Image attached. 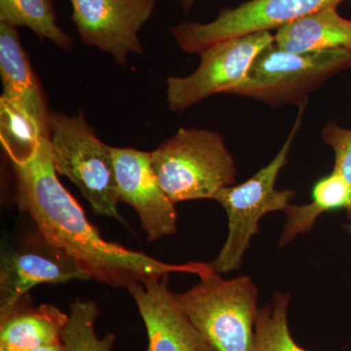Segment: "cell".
I'll return each instance as SVG.
<instances>
[{"mask_svg": "<svg viewBox=\"0 0 351 351\" xmlns=\"http://www.w3.org/2000/svg\"><path fill=\"white\" fill-rule=\"evenodd\" d=\"M49 134L29 113L0 98V142L11 163L27 160Z\"/></svg>", "mask_w": 351, "mask_h": 351, "instance_id": "ac0fdd59", "label": "cell"}, {"mask_svg": "<svg viewBox=\"0 0 351 351\" xmlns=\"http://www.w3.org/2000/svg\"><path fill=\"white\" fill-rule=\"evenodd\" d=\"M73 21L83 43L105 51L117 64L129 53L141 54L138 32L149 21L156 0H71Z\"/></svg>", "mask_w": 351, "mask_h": 351, "instance_id": "9c48e42d", "label": "cell"}, {"mask_svg": "<svg viewBox=\"0 0 351 351\" xmlns=\"http://www.w3.org/2000/svg\"><path fill=\"white\" fill-rule=\"evenodd\" d=\"M0 22L27 27L61 49L73 47L71 38L57 25L53 0H0Z\"/></svg>", "mask_w": 351, "mask_h": 351, "instance_id": "e0dca14e", "label": "cell"}, {"mask_svg": "<svg viewBox=\"0 0 351 351\" xmlns=\"http://www.w3.org/2000/svg\"><path fill=\"white\" fill-rule=\"evenodd\" d=\"M345 209L351 219V184L338 171L332 169L326 177L314 184L313 201L308 204L292 205L286 208L287 216L279 246L290 244L298 235L313 230L321 215Z\"/></svg>", "mask_w": 351, "mask_h": 351, "instance_id": "2e32d148", "label": "cell"}, {"mask_svg": "<svg viewBox=\"0 0 351 351\" xmlns=\"http://www.w3.org/2000/svg\"><path fill=\"white\" fill-rule=\"evenodd\" d=\"M69 314L53 304L21 308L0 320V351H22L62 341Z\"/></svg>", "mask_w": 351, "mask_h": 351, "instance_id": "9a60e30c", "label": "cell"}, {"mask_svg": "<svg viewBox=\"0 0 351 351\" xmlns=\"http://www.w3.org/2000/svg\"><path fill=\"white\" fill-rule=\"evenodd\" d=\"M89 279L77 261L43 237L9 252L0 267V320L22 308L23 300L36 286Z\"/></svg>", "mask_w": 351, "mask_h": 351, "instance_id": "30bf717a", "label": "cell"}, {"mask_svg": "<svg viewBox=\"0 0 351 351\" xmlns=\"http://www.w3.org/2000/svg\"><path fill=\"white\" fill-rule=\"evenodd\" d=\"M12 166L21 211L29 215L46 241L77 261L92 278L115 287L128 288L149 277L171 274L201 276L213 271L210 263L173 265L104 239L58 179L49 138L41 140L29 159Z\"/></svg>", "mask_w": 351, "mask_h": 351, "instance_id": "6da1fadb", "label": "cell"}, {"mask_svg": "<svg viewBox=\"0 0 351 351\" xmlns=\"http://www.w3.org/2000/svg\"><path fill=\"white\" fill-rule=\"evenodd\" d=\"M343 228H345L348 234L351 235V225H350V223H348H348H345V225H343Z\"/></svg>", "mask_w": 351, "mask_h": 351, "instance_id": "cb8c5ba5", "label": "cell"}, {"mask_svg": "<svg viewBox=\"0 0 351 351\" xmlns=\"http://www.w3.org/2000/svg\"><path fill=\"white\" fill-rule=\"evenodd\" d=\"M127 289L144 321L147 351H215L178 306L169 276L149 277Z\"/></svg>", "mask_w": 351, "mask_h": 351, "instance_id": "7c38bea8", "label": "cell"}, {"mask_svg": "<svg viewBox=\"0 0 351 351\" xmlns=\"http://www.w3.org/2000/svg\"><path fill=\"white\" fill-rule=\"evenodd\" d=\"M152 166L174 204L213 199L217 191L237 182V164L225 140L205 129H180L152 152Z\"/></svg>", "mask_w": 351, "mask_h": 351, "instance_id": "7a4b0ae2", "label": "cell"}, {"mask_svg": "<svg viewBox=\"0 0 351 351\" xmlns=\"http://www.w3.org/2000/svg\"><path fill=\"white\" fill-rule=\"evenodd\" d=\"M175 294L178 306L215 351H252L258 291L251 277L225 279L211 271Z\"/></svg>", "mask_w": 351, "mask_h": 351, "instance_id": "277c9868", "label": "cell"}, {"mask_svg": "<svg viewBox=\"0 0 351 351\" xmlns=\"http://www.w3.org/2000/svg\"><path fill=\"white\" fill-rule=\"evenodd\" d=\"M274 43L270 32L226 39L199 53L200 64L186 77L167 78V103L172 112H184L217 94H230L246 80L252 64Z\"/></svg>", "mask_w": 351, "mask_h": 351, "instance_id": "52a82bcc", "label": "cell"}, {"mask_svg": "<svg viewBox=\"0 0 351 351\" xmlns=\"http://www.w3.org/2000/svg\"><path fill=\"white\" fill-rule=\"evenodd\" d=\"M17 29L0 22V75L3 85L1 99L29 113L49 134L51 112Z\"/></svg>", "mask_w": 351, "mask_h": 351, "instance_id": "4fadbf2b", "label": "cell"}, {"mask_svg": "<svg viewBox=\"0 0 351 351\" xmlns=\"http://www.w3.org/2000/svg\"><path fill=\"white\" fill-rule=\"evenodd\" d=\"M306 105L307 100L298 106L299 112L285 143L267 165L246 182L221 189L213 196V199L226 210L228 218L226 243L217 258L210 263L216 274L239 269L252 239L258 232L261 219L269 213L285 211L295 197L294 191H278L276 184L281 170L287 165L289 152L302 127Z\"/></svg>", "mask_w": 351, "mask_h": 351, "instance_id": "3957f363", "label": "cell"}, {"mask_svg": "<svg viewBox=\"0 0 351 351\" xmlns=\"http://www.w3.org/2000/svg\"><path fill=\"white\" fill-rule=\"evenodd\" d=\"M274 45L291 53L351 50V20L341 17L337 6L328 7L279 27Z\"/></svg>", "mask_w": 351, "mask_h": 351, "instance_id": "5bb4252c", "label": "cell"}, {"mask_svg": "<svg viewBox=\"0 0 351 351\" xmlns=\"http://www.w3.org/2000/svg\"><path fill=\"white\" fill-rule=\"evenodd\" d=\"M119 202L135 210L149 242L177 232L178 213L152 166V152L112 147Z\"/></svg>", "mask_w": 351, "mask_h": 351, "instance_id": "8fae6325", "label": "cell"}, {"mask_svg": "<svg viewBox=\"0 0 351 351\" xmlns=\"http://www.w3.org/2000/svg\"><path fill=\"white\" fill-rule=\"evenodd\" d=\"M98 315L99 306L93 301H76L71 304L62 336L69 351H112L115 335L110 332L99 338L95 332Z\"/></svg>", "mask_w": 351, "mask_h": 351, "instance_id": "ffe728a7", "label": "cell"}, {"mask_svg": "<svg viewBox=\"0 0 351 351\" xmlns=\"http://www.w3.org/2000/svg\"><path fill=\"white\" fill-rule=\"evenodd\" d=\"M343 0H248L219 10L212 22H184L171 29L182 51L199 54L209 46L233 38L270 32Z\"/></svg>", "mask_w": 351, "mask_h": 351, "instance_id": "ba28073f", "label": "cell"}, {"mask_svg": "<svg viewBox=\"0 0 351 351\" xmlns=\"http://www.w3.org/2000/svg\"><path fill=\"white\" fill-rule=\"evenodd\" d=\"M197 0H181L182 7L184 11L189 12Z\"/></svg>", "mask_w": 351, "mask_h": 351, "instance_id": "603a6c76", "label": "cell"}, {"mask_svg": "<svg viewBox=\"0 0 351 351\" xmlns=\"http://www.w3.org/2000/svg\"><path fill=\"white\" fill-rule=\"evenodd\" d=\"M22 351H69L63 341L56 343H49V345H44L36 346V348H29Z\"/></svg>", "mask_w": 351, "mask_h": 351, "instance_id": "7402d4cb", "label": "cell"}, {"mask_svg": "<svg viewBox=\"0 0 351 351\" xmlns=\"http://www.w3.org/2000/svg\"><path fill=\"white\" fill-rule=\"evenodd\" d=\"M322 140L335 154L332 169L338 171L351 184V129L329 122L323 128Z\"/></svg>", "mask_w": 351, "mask_h": 351, "instance_id": "44dd1931", "label": "cell"}, {"mask_svg": "<svg viewBox=\"0 0 351 351\" xmlns=\"http://www.w3.org/2000/svg\"><path fill=\"white\" fill-rule=\"evenodd\" d=\"M348 69L351 50L291 53L274 43L258 55L246 80L230 95L254 99L274 108L299 106L330 78Z\"/></svg>", "mask_w": 351, "mask_h": 351, "instance_id": "8992f818", "label": "cell"}, {"mask_svg": "<svg viewBox=\"0 0 351 351\" xmlns=\"http://www.w3.org/2000/svg\"><path fill=\"white\" fill-rule=\"evenodd\" d=\"M51 156L57 174L66 176L77 186L95 214L125 223L119 214L112 147L97 137L84 114L51 112Z\"/></svg>", "mask_w": 351, "mask_h": 351, "instance_id": "5b68a950", "label": "cell"}, {"mask_svg": "<svg viewBox=\"0 0 351 351\" xmlns=\"http://www.w3.org/2000/svg\"><path fill=\"white\" fill-rule=\"evenodd\" d=\"M291 295L276 292L270 304L258 309L252 351H311L295 343L288 323Z\"/></svg>", "mask_w": 351, "mask_h": 351, "instance_id": "d6986e66", "label": "cell"}]
</instances>
